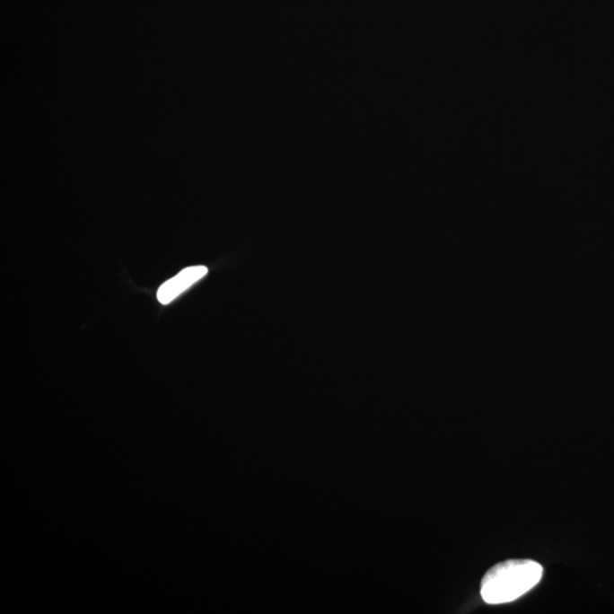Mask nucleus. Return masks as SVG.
<instances>
[{
	"label": "nucleus",
	"mask_w": 614,
	"mask_h": 614,
	"mask_svg": "<svg viewBox=\"0 0 614 614\" xmlns=\"http://www.w3.org/2000/svg\"><path fill=\"white\" fill-rule=\"evenodd\" d=\"M543 573L539 562L528 558L497 563L481 580L480 595L488 604L513 602L539 585Z\"/></svg>",
	"instance_id": "obj_1"
},
{
	"label": "nucleus",
	"mask_w": 614,
	"mask_h": 614,
	"mask_svg": "<svg viewBox=\"0 0 614 614\" xmlns=\"http://www.w3.org/2000/svg\"><path fill=\"white\" fill-rule=\"evenodd\" d=\"M207 268L203 266L183 268L174 278L165 281L157 292V300L161 304L168 305L176 300L188 288L197 283L203 276L207 275Z\"/></svg>",
	"instance_id": "obj_2"
}]
</instances>
